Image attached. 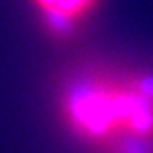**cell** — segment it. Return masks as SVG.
I'll use <instances>...</instances> for the list:
<instances>
[{
  "instance_id": "3",
  "label": "cell",
  "mask_w": 153,
  "mask_h": 153,
  "mask_svg": "<svg viewBox=\"0 0 153 153\" xmlns=\"http://www.w3.org/2000/svg\"><path fill=\"white\" fill-rule=\"evenodd\" d=\"M38 12L43 10H58L61 14L82 21L97 7L99 0H29Z\"/></svg>"
},
{
  "instance_id": "2",
  "label": "cell",
  "mask_w": 153,
  "mask_h": 153,
  "mask_svg": "<svg viewBox=\"0 0 153 153\" xmlns=\"http://www.w3.org/2000/svg\"><path fill=\"white\" fill-rule=\"evenodd\" d=\"M39 22L41 27L58 41H66L71 39L78 33L80 21H76L73 17L61 14L58 10H43L39 12Z\"/></svg>"
},
{
  "instance_id": "1",
  "label": "cell",
  "mask_w": 153,
  "mask_h": 153,
  "mask_svg": "<svg viewBox=\"0 0 153 153\" xmlns=\"http://www.w3.org/2000/svg\"><path fill=\"white\" fill-rule=\"evenodd\" d=\"M60 114L78 138L104 146L123 133L121 80L95 68L73 71L61 85Z\"/></svg>"
},
{
  "instance_id": "4",
  "label": "cell",
  "mask_w": 153,
  "mask_h": 153,
  "mask_svg": "<svg viewBox=\"0 0 153 153\" xmlns=\"http://www.w3.org/2000/svg\"><path fill=\"white\" fill-rule=\"evenodd\" d=\"M104 153H153V138L119 133L104 145Z\"/></svg>"
}]
</instances>
